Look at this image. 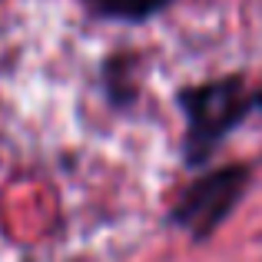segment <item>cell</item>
Returning <instances> with one entry per match:
<instances>
[{"label":"cell","instance_id":"obj_1","mask_svg":"<svg viewBox=\"0 0 262 262\" xmlns=\"http://www.w3.org/2000/svg\"><path fill=\"white\" fill-rule=\"evenodd\" d=\"M256 106L259 96H246L243 80L236 77L186 90L183 110H186V156H189V163L199 166L203 160H209L212 149L223 143V136Z\"/></svg>","mask_w":262,"mask_h":262},{"label":"cell","instance_id":"obj_2","mask_svg":"<svg viewBox=\"0 0 262 262\" xmlns=\"http://www.w3.org/2000/svg\"><path fill=\"white\" fill-rule=\"evenodd\" d=\"M246 186H249V169L246 166H223L206 173L179 199V206L173 209V226L186 229L192 239L212 236L226 223V216L236 209Z\"/></svg>","mask_w":262,"mask_h":262},{"label":"cell","instance_id":"obj_3","mask_svg":"<svg viewBox=\"0 0 262 262\" xmlns=\"http://www.w3.org/2000/svg\"><path fill=\"white\" fill-rule=\"evenodd\" d=\"M96 13L103 17H116V20H143L149 13H156L163 4L169 0H86Z\"/></svg>","mask_w":262,"mask_h":262}]
</instances>
